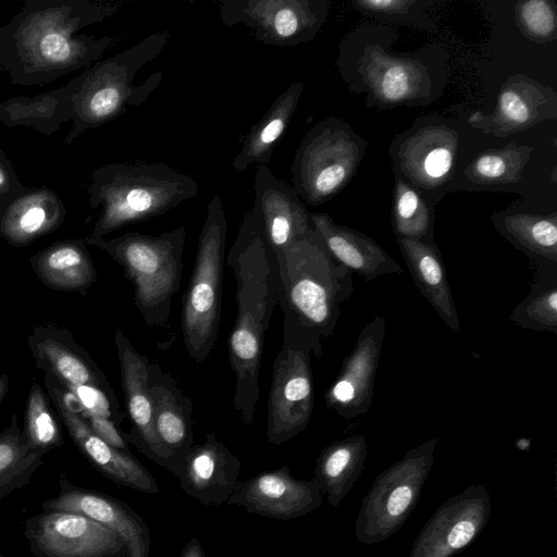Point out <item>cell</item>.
<instances>
[{
	"instance_id": "b9f144b4",
	"label": "cell",
	"mask_w": 557,
	"mask_h": 557,
	"mask_svg": "<svg viewBox=\"0 0 557 557\" xmlns=\"http://www.w3.org/2000/svg\"><path fill=\"white\" fill-rule=\"evenodd\" d=\"M11 176L9 175V169L0 158V194H8L12 187Z\"/></svg>"
},
{
	"instance_id": "d590c367",
	"label": "cell",
	"mask_w": 557,
	"mask_h": 557,
	"mask_svg": "<svg viewBox=\"0 0 557 557\" xmlns=\"http://www.w3.org/2000/svg\"><path fill=\"white\" fill-rule=\"evenodd\" d=\"M16 414L0 433V502L16 490L25 487L44 463V456L33 451L24 442Z\"/></svg>"
},
{
	"instance_id": "9a60e30c",
	"label": "cell",
	"mask_w": 557,
	"mask_h": 557,
	"mask_svg": "<svg viewBox=\"0 0 557 557\" xmlns=\"http://www.w3.org/2000/svg\"><path fill=\"white\" fill-rule=\"evenodd\" d=\"M50 400L72 441L92 467L117 485L154 494L159 486L152 474L131 454L101 440L83 418L77 400L50 374L45 373Z\"/></svg>"
},
{
	"instance_id": "ee69618b",
	"label": "cell",
	"mask_w": 557,
	"mask_h": 557,
	"mask_svg": "<svg viewBox=\"0 0 557 557\" xmlns=\"http://www.w3.org/2000/svg\"><path fill=\"white\" fill-rule=\"evenodd\" d=\"M0 557H22V556H7V555H3V554H0Z\"/></svg>"
},
{
	"instance_id": "4dcf8cb0",
	"label": "cell",
	"mask_w": 557,
	"mask_h": 557,
	"mask_svg": "<svg viewBox=\"0 0 557 557\" xmlns=\"http://www.w3.org/2000/svg\"><path fill=\"white\" fill-rule=\"evenodd\" d=\"M367 453L366 437L352 435L332 442L319 455L312 479L334 508L339 506L358 481Z\"/></svg>"
},
{
	"instance_id": "836d02e7",
	"label": "cell",
	"mask_w": 557,
	"mask_h": 557,
	"mask_svg": "<svg viewBox=\"0 0 557 557\" xmlns=\"http://www.w3.org/2000/svg\"><path fill=\"white\" fill-rule=\"evenodd\" d=\"M529 294L513 308L509 320L521 329L557 335V263L531 262Z\"/></svg>"
},
{
	"instance_id": "8992f818",
	"label": "cell",
	"mask_w": 557,
	"mask_h": 557,
	"mask_svg": "<svg viewBox=\"0 0 557 557\" xmlns=\"http://www.w3.org/2000/svg\"><path fill=\"white\" fill-rule=\"evenodd\" d=\"M169 38L168 32L150 34L98 63L84 76L74 98V111L82 128L107 123L147 100L162 82L163 71L153 72L138 85L133 82L138 71L161 53Z\"/></svg>"
},
{
	"instance_id": "60d3db41",
	"label": "cell",
	"mask_w": 557,
	"mask_h": 557,
	"mask_svg": "<svg viewBox=\"0 0 557 557\" xmlns=\"http://www.w3.org/2000/svg\"><path fill=\"white\" fill-rule=\"evenodd\" d=\"M180 557H207L197 537H191L184 546Z\"/></svg>"
},
{
	"instance_id": "5b68a950",
	"label": "cell",
	"mask_w": 557,
	"mask_h": 557,
	"mask_svg": "<svg viewBox=\"0 0 557 557\" xmlns=\"http://www.w3.org/2000/svg\"><path fill=\"white\" fill-rule=\"evenodd\" d=\"M226 232L223 202L215 195L207 206L191 277L183 297V341L189 357L198 363L206 360L218 339Z\"/></svg>"
},
{
	"instance_id": "8d00e7d4",
	"label": "cell",
	"mask_w": 557,
	"mask_h": 557,
	"mask_svg": "<svg viewBox=\"0 0 557 557\" xmlns=\"http://www.w3.org/2000/svg\"><path fill=\"white\" fill-rule=\"evenodd\" d=\"M22 434L26 445L42 456L62 446L64 442L60 425L49 406L48 397L35 381L26 400Z\"/></svg>"
},
{
	"instance_id": "2e32d148",
	"label": "cell",
	"mask_w": 557,
	"mask_h": 557,
	"mask_svg": "<svg viewBox=\"0 0 557 557\" xmlns=\"http://www.w3.org/2000/svg\"><path fill=\"white\" fill-rule=\"evenodd\" d=\"M311 354L283 347L273 362L267 438L283 444L308 425L314 401Z\"/></svg>"
},
{
	"instance_id": "e575fe53",
	"label": "cell",
	"mask_w": 557,
	"mask_h": 557,
	"mask_svg": "<svg viewBox=\"0 0 557 557\" xmlns=\"http://www.w3.org/2000/svg\"><path fill=\"white\" fill-rule=\"evenodd\" d=\"M436 199L395 175L392 202V226L396 238L435 244Z\"/></svg>"
},
{
	"instance_id": "ac0fdd59",
	"label": "cell",
	"mask_w": 557,
	"mask_h": 557,
	"mask_svg": "<svg viewBox=\"0 0 557 557\" xmlns=\"http://www.w3.org/2000/svg\"><path fill=\"white\" fill-rule=\"evenodd\" d=\"M322 503L315 481L294 478L287 466L261 472L245 481L238 480L226 502L250 513L278 520L306 516Z\"/></svg>"
},
{
	"instance_id": "e0dca14e",
	"label": "cell",
	"mask_w": 557,
	"mask_h": 557,
	"mask_svg": "<svg viewBox=\"0 0 557 557\" xmlns=\"http://www.w3.org/2000/svg\"><path fill=\"white\" fill-rule=\"evenodd\" d=\"M385 331L383 317H375L362 327L351 352L343 360L338 375L326 391V406L339 417L348 420L369 411Z\"/></svg>"
},
{
	"instance_id": "d6a6232c",
	"label": "cell",
	"mask_w": 557,
	"mask_h": 557,
	"mask_svg": "<svg viewBox=\"0 0 557 557\" xmlns=\"http://www.w3.org/2000/svg\"><path fill=\"white\" fill-rule=\"evenodd\" d=\"M534 148L510 143L479 153L463 170L462 180L471 188L502 189L520 182Z\"/></svg>"
},
{
	"instance_id": "74e56055",
	"label": "cell",
	"mask_w": 557,
	"mask_h": 557,
	"mask_svg": "<svg viewBox=\"0 0 557 557\" xmlns=\"http://www.w3.org/2000/svg\"><path fill=\"white\" fill-rule=\"evenodd\" d=\"M516 23L529 40L545 44L557 38V12L554 1H519L515 7Z\"/></svg>"
},
{
	"instance_id": "5bb4252c",
	"label": "cell",
	"mask_w": 557,
	"mask_h": 557,
	"mask_svg": "<svg viewBox=\"0 0 557 557\" xmlns=\"http://www.w3.org/2000/svg\"><path fill=\"white\" fill-rule=\"evenodd\" d=\"M486 484H473L434 511L414 540L409 557H453L470 546L491 516Z\"/></svg>"
},
{
	"instance_id": "ffe728a7",
	"label": "cell",
	"mask_w": 557,
	"mask_h": 557,
	"mask_svg": "<svg viewBox=\"0 0 557 557\" xmlns=\"http://www.w3.org/2000/svg\"><path fill=\"white\" fill-rule=\"evenodd\" d=\"M557 117V92L523 74L510 76L498 91L494 111L475 112L468 123L475 129L506 137Z\"/></svg>"
},
{
	"instance_id": "277c9868",
	"label": "cell",
	"mask_w": 557,
	"mask_h": 557,
	"mask_svg": "<svg viewBox=\"0 0 557 557\" xmlns=\"http://www.w3.org/2000/svg\"><path fill=\"white\" fill-rule=\"evenodd\" d=\"M83 240L121 264L134 286L135 305L145 323L168 327L172 299L181 286L185 227L160 235L128 232L108 239L87 236Z\"/></svg>"
},
{
	"instance_id": "ab89813d",
	"label": "cell",
	"mask_w": 557,
	"mask_h": 557,
	"mask_svg": "<svg viewBox=\"0 0 557 557\" xmlns=\"http://www.w3.org/2000/svg\"><path fill=\"white\" fill-rule=\"evenodd\" d=\"M81 410V409H79ZM82 413V412H81ZM89 428L97 434L101 440L108 443L110 446L125 453H129L128 442L125 438L119 425L109 419L91 416L82 414Z\"/></svg>"
},
{
	"instance_id": "f546056e",
	"label": "cell",
	"mask_w": 557,
	"mask_h": 557,
	"mask_svg": "<svg viewBox=\"0 0 557 557\" xmlns=\"http://www.w3.org/2000/svg\"><path fill=\"white\" fill-rule=\"evenodd\" d=\"M64 208L57 195L40 188L15 199L0 220L1 236L13 246H25L54 231L63 221Z\"/></svg>"
},
{
	"instance_id": "cb8c5ba5",
	"label": "cell",
	"mask_w": 557,
	"mask_h": 557,
	"mask_svg": "<svg viewBox=\"0 0 557 557\" xmlns=\"http://www.w3.org/2000/svg\"><path fill=\"white\" fill-rule=\"evenodd\" d=\"M358 72L374 103L381 107L419 104L431 96L432 79L419 61L397 58L380 46H368Z\"/></svg>"
},
{
	"instance_id": "1f68e13d",
	"label": "cell",
	"mask_w": 557,
	"mask_h": 557,
	"mask_svg": "<svg viewBox=\"0 0 557 557\" xmlns=\"http://www.w3.org/2000/svg\"><path fill=\"white\" fill-rule=\"evenodd\" d=\"M495 230L531 262L557 263V212L505 210L491 215Z\"/></svg>"
},
{
	"instance_id": "44dd1931",
	"label": "cell",
	"mask_w": 557,
	"mask_h": 557,
	"mask_svg": "<svg viewBox=\"0 0 557 557\" xmlns=\"http://www.w3.org/2000/svg\"><path fill=\"white\" fill-rule=\"evenodd\" d=\"M252 209L258 214L264 235L275 258L313 231L310 212L285 181L276 177L268 165H258L253 183Z\"/></svg>"
},
{
	"instance_id": "7402d4cb",
	"label": "cell",
	"mask_w": 557,
	"mask_h": 557,
	"mask_svg": "<svg viewBox=\"0 0 557 557\" xmlns=\"http://www.w3.org/2000/svg\"><path fill=\"white\" fill-rule=\"evenodd\" d=\"M114 343L120 363L121 382L131 430L125 434L146 457L169 471L166 455L158 440L148 392V364L146 355L137 351L124 333L115 329Z\"/></svg>"
},
{
	"instance_id": "83f0119b",
	"label": "cell",
	"mask_w": 557,
	"mask_h": 557,
	"mask_svg": "<svg viewBox=\"0 0 557 557\" xmlns=\"http://www.w3.org/2000/svg\"><path fill=\"white\" fill-rule=\"evenodd\" d=\"M37 277L49 288L83 295L95 283L97 271L85 242L54 243L30 258Z\"/></svg>"
},
{
	"instance_id": "9c48e42d",
	"label": "cell",
	"mask_w": 557,
	"mask_h": 557,
	"mask_svg": "<svg viewBox=\"0 0 557 557\" xmlns=\"http://www.w3.org/2000/svg\"><path fill=\"white\" fill-rule=\"evenodd\" d=\"M438 440L436 436L409 449L376 476L361 502L355 523L360 543H381L403 527L418 505Z\"/></svg>"
},
{
	"instance_id": "d6986e66",
	"label": "cell",
	"mask_w": 557,
	"mask_h": 557,
	"mask_svg": "<svg viewBox=\"0 0 557 557\" xmlns=\"http://www.w3.org/2000/svg\"><path fill=\"white\" fill-rule=\"evenodd\" d=\"M58 485L55 497L42 503L44 511H71L89 517L120 536L125 545V557H149L150 530L126 503L106 493L77 486L63 474L59 475Z\"/></svg>"
},
{
	"instance_id": "603a6c76",
	"label": "cell",
	"mask_w": 557,
	"mask_h": 557,
	"mask_svg": "<svg viewBox=\"0 0 557 557\" xmlns=\"http://www.w3.org/2000/svg\"><path fill=\"white\" fill-rule=\"evenodd\" d=\"M148 392L154 430L169 461V472L178 476L191 448L193 404L176 380L157 363L148 364Z\"/></svg>"
},
{
	"instance_id": "4316f807",
	"label": "cell",
	"mask_w": 557,
	"mask_h": 557,
	"mask_svg": "<svg viewBox=\"0 0 557 557\" xmlns=\"http://www.w3.org/2000/svg\"><path fill=\"white\" fill-rule=\"evenodd\" d=\"M411 277L437 312L443 322L456 334L460 333L454 297L448 284L446 268L436 244L407 238H396Z\"/></svg>"
},
{
	"instance_id": "3957f363",
	"label": "cell",
	"mask_w": 557,
	"mask_h": 557,
	"mask_svg": "<svg viewBox=\"0 0 557 557\" xmlns=\"http://www.w3.org/2000/svg\"><path fill=\"white\" fill-rule=\"evenodd\" d=\"M92 208H101L89 237L164 214L198 194V183L162 162L109 163L91 173Z\"/></svg>"
},
{
	"instance_id": "7a4b0ae2",
	"label": "cell",
	"mask_w": 557,
	"mask_h": 557,
	"mask_svg": "<svg viewBox=\"0 0 557 557\" xmlns=\"http://www.w3.org/2000/svg\"><path fill=\"white\" fill-rule=\"evenodd\" d=\"M283 347L322 357L344 304L354 292L351 272L326 250L314 228L276 258Z\"/></svg>"
},
{
	"instance_id": "f35d334b",
	"label": "cell",
	"mask_w": 557,
	"mask_h": 557,
	"mask_svg": "<svg viewBox=\"0 0 557 557\" xmlns=\"http://www.w3.org/2000/svg\"><path fill=\"white\" fill-rule=\"evenodd\" d=\"M425 2L418 0H354L351 5L364 15L388 22L428 28L431 26L423 10Z\"/></svg>"
},
{
	"instance_id": "f1b7e54d",
	"label": "cell",
	"mask_w": 557,
	"mask_h": 557,
	"mask_svg": "<svg viewBox=\"0 0 557 557\" xmlns=\"http://www.w3.org/2000/svg\"><path fill=\"white\" fill-rule=\"evenodd\" d=\"M302 91L304 84L295 82L276 97L245 136L242 149L232 163L234 170L244 172L251 164L268 165L274 148L292 122Z\"/></svg>"
},
{
	"instance_id": "8fae6325",
	"label": "cell",
	"mask_w": 557,
	"mask_h": 557,
	"mask_svg": "<svg viewBox=\"0 0 557 557\" xmlns=\"http://www.w3.org/2000/svg\"><path fill=\"white\" fill-rule=\"evenodd\" d=\"M459 134L442 122L416 124L391 145L395 175L435 198L453 176Z\"/></svg>"
},
{
	"instance_id": "ba28073f",
	"label": "cell",
	"mask_w": 557,
	"mask_h": 557,
	"mask_svg": "<svg viewBox=\"0 0 557 557\" xmlns=\"http://www.w3.org/2000/svg\"><path fill=\"white\" fill-rule=\"evenodd\" d=\"M27 342L36 367L74 396L82 414L102 417L116 425L122 423L125 414L114 391L70 330L55 324L36 325Z\"/></svg>"
},
{
	"instance_id": "52a82bcc",
	"label": "cell",
	"mask_w": 557,
	"mask_h": 557,
	"mask_svg": "<svg viewBox=\"0 0 557 557\" xmlns=\"http://www.w3.org/2000/svg\"><path fill=\"white\" fill-rule=\"evenodd\" d=\"M367 140L334 116L302 138L292 163L293 188L304 202L319 206L339 194L364 157Z\"/></svg>"
},
{
	"instance_id": "6da1fadb",
	"label": "cell",
	"mask_w": 557,
	"mask_h": 557,
	"mask_svg": "<svg viewBox=\"0 0 557 557\" xmlns=\"http://www.w3.org/2000/svg\"><path fill=\"white\" fill-rule=\"evenodd\" d=\"M226 263L236 280L237 301L236 321L228 337L230 363L236 380L233 408L249 425L260 395L264 335L280 294L276 258L253 209L244 216Z\"/></svg>"
},
{
	"instance_id": "d4e9b609",
	"label": "cell",
	"mask_w": 557,
	"mask_h": 557,
	"mask_svg": "<svg viewBox=\"0 0 557 557\" xmlns=\"http://www.w3.org/2000/svg\"><path fill=\"white\" fill-rule=\"evenodd\" d=\"M242 461L219 441L214 432L191 446L177 476L182 490L202 506L218 507L233 493Z\"/></svg>"
},
{
	"instance_id": "7bdbcfd3",
	"label": "cell",
	"mask_w": 557,
	"mask_h": 557,
	"mask_svg": "<svg viewBox=\"0 0 557 557\" xmlns=\"http://www.w3.org/2000/svg\"><path fill=\"white\" fill-rule=\"evenodd\" d=\"M9 389V376L7 374H0V406L4 399Z\"/></svg>"
},
{
	"instance_id": "30bf717a",
	"label": "cell",
	"mask_w": 557,
	"mask_h": 557,
	"mask_svg": "<svg viewBox=\"0 0 557 557\" xmlns=\"http://www.w3.org/2000/svg\"><path fill=\"white\" fill-rule=\"evenodd\" d=\"M329 0H223L220 17L244 25L265 45L294 47L312 40L330 12Z\"/></svg>"
},
{
	"instance_id": "484cf974",
	"label": "cell",
	"mask_w": 557,
	"mask_h": 557,
	"mask_svg": "<svg viewBox=\"0 0 557 557\" xmlns=\"http://www.w3.org/2000/svg\"><path fill=\"white\" fill-rule=\"evenodd\" d=\"M310 220L329 253L367 282L403 272L400 265L368 235L336 224L327 213H310Z\"/></svg>"
},
{
	"instance_id": "4fadbf2b",
	"label": "cell",
	"mask_w": 557,
	"mask_h": 557,
	"mask_svg": "<svg viewBox=\"0 0 557 557\" xmlns=\"http://www.w3.org/2000/svg\"><path fill=\"white\" fill-rule=\"evenodd\" d=\"M60 9L37 11L21 27L17 40L20 59L29 67L59 71L78 67L98 59L111 46V37H73Z\"/></svg>"
},
{
	"instance_id": "7c38bea8",
	"label": "cell",
	"mask_w": 557,
	"mask_h": 557,
	"mask_svg": "<svg viewBox=\"0 0 557 557\" xmlns=\"http://www.w3.org/2000/svg\"><path fill=\"white\" fill-rule=\"evenodd\" d=\"M29 550L37 557H125L120 536L82 513L44 511L24 522Z\"/></svg>"
}]
</instances>
